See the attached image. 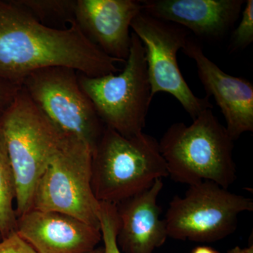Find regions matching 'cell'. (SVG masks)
Returning a JSON list of instances; mask_svg holds the SVG:
<instances>
[{
    "label": "cell",
    "instance_id": "1",
    "mask_svg": "<svg viewBox=\"0 0 253 253\" xmlns=\"http://www.w3.org/2000/svg\"><path fill=\"white\" fill-rule=\"evenodd\" d=\"M123 63L105 54L76 22L64 29L42 24L16 1H0V82L21 86L31 73L72 68L96 78L120 71Z\"/></svg>",
    "mask_w": 253,
    "mask_h": 253
},
{
    "label": "cell",
    "instance_id": "2",
    "mask_svg": "<svg viewBox=\"0 0 253 253\" xmlns=\"http://www.w3.org/2000/svg\"><path fill=\"white\" fill-rule=\"evenodd\" d=\"M234 141L207 109L190 126L172 124L158 144L173 180L189 186L208 181L228 189L236 179Z\"/></svg>",
    "mask_w": 253,
    "mask_h": 253
},
{
    "label": "cell",
    "instance_id": "3",
    "mask_svg": "<svg viewBox=\"0 0 253 253\" xmlns=\"http://www.w3.org/2000/svg\"><path fill=\"white\" fill-rule=\"evenodd\" d=\"M168 176L157 139L126 137L105 126L91 154V184L99 202L118 204Z\"/></svg>",
    "mask_w": 253,
    "mask_h": 253
},
{
    "label": "cell",
    "instance_id": "4",
    "mask_svg": "<svg viewBox=\"0 0 253 253\" xmlns=\"http://www.w3.org/2000/svg\"><path fill=\"white\" fill-rule=\"evenodd\" d=\"M0 134L14 172L18 217L33 208L37 184L62 133L21 86L11 102L0 113Z\"/></svg>",
    "mask_w": 253,
    "mask_h": 253
},
{
    "label": "cell",
    "instance_id": "5",
    "mask_svg": "<svg viewBox=\"0 0 253 253\" xmlns=\"http://www.w3.org/2000/svg\"><path fill=\"white\" fill-rule=\"evenodd\" d=\"M119 74L91 78L78 72V83L105 126L130 137L143 132L153 99L146 54L139 38L131 33V46Z\"/></svg>",
    "mask_w": 253,
    "mask_h": 253
},
{
    "label": "cell",
    "instance_id": "6",
    "mask_svg": "<svg viewBox=\"0 0 253 253\" xmlns=\"http://www.w3.org/2000/svg\"><path fill=\"white\" fill-rule=\"evenodd\" d=\"M91 154L85 142L62 134L37 184L32 208L64 213L100 228V202L91 184Z\"/></svg>",
    "mask_w": 253,
    "mask_h": 253
},
{
    "label": "cell",
    "instance_id": "7",
    "mask_svg": "<svg viewBox=\"0 0 253 253\" xmlns=\"http://www.w3.org/2000/svg\"><path fill=\"white\" fill-rule=\"evenodd\" d=\"M253 211L252 199L204 181L189 186L184 197H174L164 221L168 237L212 243L232 234L239 214Z\"/></svg>",
    "mask_w": 253,
    "mask_h": 253
},
{
    "label": "cell",
    "instance_id": "8",
    "mask_svg": "<svg viewBox=\"0 0 253 253\" xmlns=\"http://www.w3.org/2000/svg\"><path fill=\"white\" fill-rule=\"evenodd\" d=\"M21 86L60 132L81 139L93 151L105 126L82 90L78 71L66 67L42 68L31 73Z\"/></svg>",
    "mask_w": 253,
    "mask_h": 253
},
{
    "label": "cell",
    "instance_id": "9",
    "mask_svg": "<svg viewBox=\"0 0 253 253\" xmlns=\"http://www.w3.org/2000/svg\"><path fill=\"white\" fill-rule=\"evenodd\" d=\"M131 29L144 47L153 97L158 92L172 95L192 120L213 109L209 97H198L191 91L178 65V51L190 38L187 30L143 11L134 18Z\"/></svg>",
    "mask_w": 253,
    "mask_h": 253
},
{
    "label": "cell",
    "instance_id": "10",
    "mask_svg": "<svg viewBox=\"0 0 253 253\" xmlns=\"http://www.w3.org/2000/svg\"><path fill=\"white\" fill-rule=\"evenodd\" d=\"M182 52L196 63L198 76L225 118L226 130L235 141L253 131V85L245 78L224 73L204 54L199 42L190 38Z\"/></svg>",
    "mask_w": 253,
    "mask_h": 253
},
{
    "label": "cell",
    "instance_id": "11",
    "mask_svg": "<svg viewBox=\"0 0 253 253\" xmlns=\"http://www.w3.org/2000/svg\"><path fill=\"white\" fill-rule=\"evenodd\" d=\"M16 233L37 253H87L101 241L99 227L64 213L33 208L18 216Z\"/></svg>",
    "mask_w": 253,
    "mask_h": 253
},
{
    "label": "cell",
    "instance_id": "12",
    "mask_svg": "<svg viewBox=\"0 0 253 253\" xmlns=\"http://www.w3.org/2000/svg\"><path fill=\"white\" fill-rule=\"evenodd\" d=\"M141 11V1L137 0H77L76 22L105 54L126 63L131 22Z\"/></svg>",
    "mask_w": 253,
    "mask_h": 253
},
{
    "label": "cell",
    "instance_id": "13",
    "mask_svg": "<svg viewBox=\"0 0 253 253\" xmlns=\"http://www.w3.org/2000/svg\"><path fill=\"white\" fill-rule=\"evenodd\" d=\"M244 0H144L142 11L199 38L221 39L239 18Z\"/></svg>",
    "mask_w": 253,
    "mask_h": 253
},
{
    "label": "cell",
    "instance_id": "14",
    "mask_svg": "<svg viewBox=\"0 0 253 253\" xmlns=\"http://www.w3.org/2000/svg\"><path fill=\"white\" fill-rule=\"evenodd\" d=\"M163 187L157 179L144 191L116 204L118 217L117 243L124 253H154L168 238L157 200Z\"/></svg>",
    "mask_w": 253,
    "mask_h": 253
},
{
    "label": "cell",
    "instance_id": "15",
    "mask_svg": "<svg viewBox=\"0 0 253 253\" xmlns=\"http://www.w3.org/2000/svg\"><path fill=\"white\" fill-rule=\"evenodd\" d=\"M14 172L2 137L0 134V234L1 239L16 232L17 216Z\"/></svg>",
    "mask_w": 253,
    "mask_h": 253
},
{
    "label": "cell",
    "instance_id": "16",
    "mask_svg": "<svg viewBox=\"0 0 253 253\" xmlns=\"http://www.w3.org/2000/svg\"><path fill=\"white\" fill-rule=\"evenodd\" d=\"M39 22L48 27L68 28L76 22L77 0H17ZM57 29V28H56Z\"/></svg>",
    "mask_w": 253,
    "mask_h": 253
},
{
    "label": "cell",
    "instance_id": "17",
    "mask_svg": "<svg viewBox=\"0 0 253 253\" xmlns=\"http://www.w3.org/2000/svg\"><path fill=\"white\" fill-rule=\"evenodd\" d=\"M100 230L104 253H122L118 246V217L116 204L100 202Z\"/></svg>",
    "mask_w": 253,
    "mask_h": 253
},
{
    "label": "cell",
    "instance_id": "18",
    "mask_svg": "<svg viewBox=\"0 0 253 253\" xmlns=\"http://www.w3.org/2000/svg\"><path fill=\"white\" fill-rule=\"evenodd\" d=\"M244 5L241 21L231 36V46L232 51L246 49L253 42V0H248Z\"/></svg>",
    "mask_w": 253,
    "mask_h": 253
},
{
    "label": "cell",
    "instance_id": "19",
    "mask_svg": "<svg viewBox=\"0 0 253 253\" xmlns=\"http://www.w3.org/2000/svg\"><path fill=\"white\" fill-rule=\"evenodd\" d=\"M0 253H37L26 241L15 232L0 240Z\"/></svg>",
    "mask_w": 253,
    "mask_h": 253
},
{
    "label": "cell",
    "instance_id": "20",
    "mask_svg": "<svg viewBox=\"0 0 253 253\" xmlns=\"http://www.w3.org/2000/svg\"><path fill=\"white\" fill-rule=\"evenodd\" d=\"M20 87L0 82V113L11 102Z\"/></svg>",
    "mask_w": 253,
    "mask_h": 253
},
{
    "label": "cell",
    "instance_id": "21",
    "mask_svg": "<svg viewBox=\"0 0 253 253\" xmlns=\"http://www.w3.org/2000/svg\"><path fill=\"white\" fill-rule=\"evenodd\" d=\"M191 253H219L216 250L208 246H199L193 250Z\"/></svg>",
    "mask_w": 253,
    "mask_h": 253
},
{
    "label": "cell",
    "instance_id": "22",
    "mask_svg": "<svg viewBox=\"0 0 253 253\" xmlns=\"http://www.w3.org/2000/svg\"><path fill=\"white\" fill-rule=\"evenodd\" d=\"M227 253H253V246H250L246 249H241L239 246H236L234 249L228 251Z\"/></svg>",
    "mask_w": 253,
    "mask_h": 253
},
{
    "label": "cell",
    "instance_id": "23",
    "mask_svg": "<svg viewBox=\"0 0 253 253\" xmlns=\"http://www.w3.org/2000/svg\"><path fill=\"white\" fill-rule=\"evenodd\" d=\"M87 253H104V249H103V248H96V249H95L93 250V251H90V252Z\"/></svg>",
    "mask_w": 253,
    "mask_h": 253
},
{
    "label": "cell",
    "instance_id": "24",
    "mask_svg": "<svg viewBox=\"0 0 253 253\" xmlns=\"http://www.w3.org/2000/svg\"><path fill=\"white\" fill-rule=\"evenodd\" d=\"M1 239V234H0V240Z\"/></svg>",
    "mask_w": 253,
    "mask_h": 253
}]
</instances>
